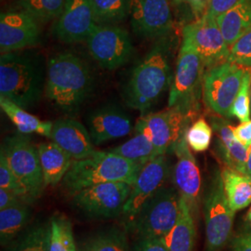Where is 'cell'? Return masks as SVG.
Wrapping results in <instances>:
<instances>
[{
	"label": "cell",
	"mask_w": 251,
	"mask_h": 251,
	"mask_svg": "<svg viewBox=\"0 0 251 251\" xmlns=\"http://www.w3.org/2000/svg\"><path fill=\"white\" fill-rule=\"evenodd\" d=\"M250 67L228 61L205 72L202 86L203 99L206 106L217 116L231 117L233 101Z\"/></svg>",
	"instance_id": "obj_7"
},
{
	"label": "cell",
	"mask_w": 251,
	"mask_h": 251,
	"mask_svg": "<svg viewBox=\"0 0 251 251\" xmlns=\"http://www.w3.org/2000/svg\"><path fill=\"white\" fill-rule=\"evenodd\" d=\"M96 25L91 0H65L55 35L63 43H78L87 40Z\"/></svg>",
	"instance_id": "obj_18"
},
{
	"label": "cell",
	"mask_w": 251,
	"mask_h": 251,
	"mask_svg": "<svg viewBox=\"0 0 251 251\" xmlns=\"http://www.w3.org/2000/svg\"><path fill=\"white\" fill-rule=\"evenodd\" d=\"M46 186H54L63 180L72 166V156L54 142L42 143L37 146Z\"/></svg>",
	"instance_id": "obj_23"
},
{
	"label": "cell",
	"mask_w": 251,
	"mask_h": 251,
	"mask_svg": "<svg viewBox=\"0 0 251 251\" xmlns=\"http://www.w3.org/2000/svg\"><path fill=\"white\" fill-rule=\"evenodd\" d=\"M49 251H77L71 222L63 215H54L50 221Z\"/></svg>",
	"instance_id": "obj_30"
},
{
	"label": "cell",
	"mask_w": 251,
	"mask_h": 251,
	"mask_svg": "<svg viewBox=\"0 0 251 251\" xmlns=\"http://www.w3.org/2000/svg\"><path fill=\"white\" fill-rule=\"evenodd\" d=\"M142 168L114 152L96 151L90 157L73 161L63 179V186L71 197L100 183L126 182L132 186Z\"/></svg>",
	"instance_id": "obj_4"
},
{
	"label": "cell",
	"mask_w": 251,
	"mask_h": 251,
	"mask_svg": "<svg viewBox=\"0 0 251 251\" xmlns=\"http://www.w3.org/2000/svg\"><path fill=\"white\" fill-rule=\"evenodd\" d=\"M213 128L204 118H199L186 130V141L195 152H205L211 143Z\"/></svg>",
	"instance_id": "obj_35"
},
{
	"label": "cell",
	"mask_w": 251,
	"mask_h": 251,
	"mask_svg": "<svg viewBox=\"0 0 251 251\" xmlns=\"http://www.w3.org/2000/svg\"><path fill=\"white\" fill-rule=\"evenodd\" d=\"M50 139L69 153L74 160L90 157L97 151L89 129L72 118H62L55 121Z\"/></svg>",
	"instance_id": "obj_20"
},
{
	"label": "cell",
	"mask_w": 251,
	"mask_h": 251,
	"mask_svg": "<svg viewBox=\"0 0 251 251\" xmlns=\"http://www.w3.org/2000/svg\"><path fill=\"white\" fill-rule=\"evenodd\" d=\"M81 251H131L125 232L108 228L91 237Z\"/></svg>",
	"instance_id": "obj_31"
},
{
	"label": "cell",
	"mask_w": 251,
	"mask_h": 251,
	"mask_svg": "<svg viewBox=\"0 0 251 251\" xmlns=\"http://www.w3.org/2000/svg\"><path fill=\"white\" fill-rule=\"evenodd\" d=\"M177 6H187L196 20L203 17L208 9L210 0H172Z\"/></svg>",
	"instance_id": "obj_38"
},
{
	"label": "cell",
	"mask_w": 251,
	"mask_h": 251,
	"mask_svg": "<svg viewBox=\"0 0 251 251\" xmlns=\"http://www.w3.org/2000/svg\"><path fill=\"white\" fill-rule=\"evenodd\" d=\"M0 188L12 192L25 204L34 202L28 191L13 173L5 154L2 152L0 153Z\"/></svg>",
	"instance_id": "obj_34"
},
{
	"label": "cell",
	"mask_w": 251,
	"mask_h": 251,
	"mask_svg": "<svg viewBox=\"0 0 251 251\" xmlns=\"http://www.w3.org/2000/svg\"><path fill=\"white\" fill-rule=\"evenodd\" d=\"M92 90L88 64L71 52L56 54L47 64L45 94L54 106L64 113L76 111Z\"/></svg>",
	"instance_id": "obj_1"
},
{
	"label": "cell",
	"mask_w": 251,
	"mask_h": 251,
	"mask_svg": "<svg viewBox=\"0 0 251 251\" xmlns=\"http://www.w3.org/2000/svg\"><path fill=\"white\" fill-rule=\"evenodd\" d=\"M86 41L91 57L109 70L124 65L134 50L128 33L115 25H96Z\"/></svg>",
	"instance_id": "obj_12"
},
{
	"label": "cell",
	"mask_w": 251,
	"mask_h": 251,
	"mask_svg": "<svg viewBox=\"0 0 251 251\" xmlns=\"http://www.w3.org/2000/svg\"><path fill=\"white\" fill-rule=\"evenodd\" d=\"M225 196L233 212L251 204V176L228 167L221 172Z\"/></svg>",
	"instance_id": "obj_25"
},
{
	"label": "cell",
	"mask_w": 251,
	"mask_h": 251,
	"mask_svg": "<svg viewBox=\"0 0 251 251\" xmlns=\"http://www.w3.org/2000/svg\"><path fill=\"white\" fill-rule=\"evenodd\" d=\"M87 125L94 145L123 138L132 130L131 118L115 105L94 110L87 118Z\"/></svg>",
	"instance_id": "obj_19"
},
{
	"label": "cell",
	"mask_w": 251,
	"mask_h": 251,
	"mask_svg": "<svg viewBox=\"0 0 251 251\" xmlns=\"http://www.w3.org/2000/svg\"><path fill=\"white\" fill-rule=\"evenodd\" d=\"M180 196L176 188L162 187L149 198L126 229L137 239H161L177 223Z\"/></svg>",
	"instance_id": "obj_5"
},
{
	"label": "cell",
	"mask_w": 251,
	"mask_h": 251,
	"mask_svg": "<svg viewBox=\"0 0 251 251\" xmlns=\"http://www.w3.org/2000/svg\"></svg>",
	"instance_id": "obj_46"
},
{
	"label": "cell",
	"mask_w": 251,
	"mask_h": 251,
	"mask_svg": "<svg viewBox=\"0 0 251 251\" xmlns=\"http://www.w3.org/2000/svg\"><path fill=\"white\" fill-rule=\"evenodd\" d=\"M9 167L35 201L45 188L37 147L25 134L13 135L1 147Z\"/></svg>",
	"instance_id": "obj_8"
},
{
	"label": "cell",
	"mask_w": 251,
	"mask_h": 251,
	"mask_svg": "<svg viewBox=\"0 0 251 251\" xmlns=\"http://www.w3.org/2000/svg\"><path fill=\"white\" fill-rule=\"evenodd\" d=\"M109 152H114L143 167L158 156L152 141L144 133L137 130H135V135L130 140L109 150Z\"/></svg>",
	"instance_id": "obj_28"
},
{
	"label": "cell",
	"mask_w": 251,
	"mask_h": 251,
	"mask_svg": "<svg viewBox=\"0 0 251 251\" xmlns=\"http://www.w3.org/2000/svg\"><path fill=\"white\" fill-rule=\"evenodd\" d=\"M227 45L231 46L251 27V0H240L216 19Z\"/></svg>",
	"instance_id": "obj_24"
},
{
	"label": "cell",
	"mask_w": 251,
	"mask_h": 251,
	"mask_svg": "<svg viewBox=\"0 0 251 251\" xmlns=\"http://www.w3.org/2000/svg\"><path fill=\"white\" fill-rule=\"evenodd\" d=\"M188 203L180 197L179 212L177 223L162 241L169 251H194L196 243V223Z\"/></svg>",
	"instance_id": "obj_22"
},
{
	"label": "cell",
	"mask_w": 251,
	"mask_h": 251,
	"mask_svg": "<svg viewBox=\"0 0 251 251\" xmlns=\"http://www.w3.org/2000/svg\"><path fill=\"white\" fill-rule=\"evenodd\" d=\"M131 251H169L159 238L137 239L131 247Z\"/></svg>",
	"instance_id": "obj_39"
},
{
	"label": "cell",
	"mask_w": 251,
	"mask_h": 251,
	"mask_svg": "<svg viewBox=\"0 0 251 251\" xmlns=\"http://www.w3.org/2000/svg\"><path fill=\"white\" fill-rule=\"evenodd\" d=\"M131 191L126 182H105L83 189L73 198V203L85 215L110 219L123 214Z\"/></svg>",
	"instance_id": "obj_11"
},
{
	"label": "cell",
	"mask_w": 251,
	"mask_h": 251,
	"mask_svg": "<svg viewBox=\"0 0 251 251\" xmlns=\"http://www.w3.org/2000/svg\"><path fill=\"white\" fill-rule=\"evenodd\" d=\"M234 137L247 148L251 146V120L241 122L240 125L233 126Z\"/></svg>",
	"instance_id": "obj_42"
},
{
	"label": "cell",
	"mask_w": 251,
	"mask_h": 251,
	"mask_svg": "<svg viewBox=\"0 0 251 251\" xmlns=\"http://www.w3.org/2000/svg\"><path fill=\"white\" fill-rule=\"evenodd\" d=\"M46 79L39 55L22 50L1 54L0 96L25 109L34 107L45 91Z\"/></svg>",
	"instance_id": "obj_2"
},
{
	"label": "cell",
	"mask_w": 251,
	"mask_h": 251,
	"mask_svg": "<svg viewBox=\"0 0 251 251\" xmlns=\"http://www.w3.org/2000/svg\"><path fill=\"white\" fill-rule=\"evenodd\" d=\"M190 115L178 107L144 115L135 125L134 130L146 135L154 145L158 155L173 152L181 136L187 130Z\"/></svg>",
	"instance_id": "obj_10"
},
{
	"label": "cell",
	"mask_w": 251,
	"mask_h": 251,
	"mask_svg": "<svg viewBox=\"0 0 251 251\" xmlns=\"http://www.w3.org/2000/svg\"><path fill=\"white\" fill-rule=\"evenodd\" d=\"M204 75L205 66L200 55L188 38L182 37L171 85L169 107L175 106L191 115L199 99Z\"/></svg>",
	"instance_id": "obj_6"
},
{
	"label": "cell",
	"mask_w": 251,
	"mask_h": 251,
	"mask_svg": "<svg viewBox=\"0 0 251 251\" xmlns=\"http://www.w3.org/2000/svg\"><path fill=\"white\" fill-rule=\"evenodd\" d=\"M65 0H19L21 10L27 12L39 23H48L60 17Z\"/></svg>",
	"instance_id": "obj_32"
},
{
	"label": "cell",
	"mask_w": 251,
	"mask_h": 251,
	"mask_svg": "<svg viewBox=\"0 0 251 251\" xmlns=\"http://www.w3.org/2000/svg\"><path fill=\"white\" fill-rule=\"evenodd\" d=\"M234 213L225 196L222 174L217 173L204 198L206 251L225 248L232 235Z\"/></svg>",
	"instance_id": "obj_9"
},
{
	"label": "cell",
	"mask_w": 251,
	"mask_h": 251,
	"mask_svg": "<svg viewBox=\"0 0 251 251\" xmlns=\"http://www.w3.org/2000/svg\"><path fill=\"white\" fill-rule=\"evenodd\" d=\"M38 22L24 10L2 12L0 16L1 54L22 50L39 42Z\"/></svg>",
	"instance_id": "obj_16"
},
{
	"label": "cell",
	"mask_w": 251,
	"mask_h": 251,
	"mask_svg": "<svg viewBox=\"0 0 251 251\" xmlns=\"http://www.w3.org/2000/svg\"><path fill=\"white\" fill-rule=\"evenodd\" d=\"M31 217L27 204H20L0 210V243L6 247L12 244L26 226Z\"/></svg>",
	"instance_id": "obj_27"
},
{
	"label": "cell",
	"mask_w": 251,
	"mask_h": 251,
	"mask_svg": "<svg viewBox=\"0 0 251 251\" xmlns=\"http://www.w3.org/2000/svg\"><path fill=\"white\" fill-rule=\"evenodd\" d=\"M229 62L251 66V27L231 46Z\"/></svg>",
	"instance_id": "obj_37"
},
{
	"label": "cell",
	"mask_w": 251,
	"mask_h": 251,
	"mask_svg": "<svg viewBox=\"0 0 251 251\" xmlns=\"http://www.w3.org/2000/svg\"><path fill=\"white\" fill-rule=\"evenodd\" d=\"M232 251H251V227L243 229L233 237Z\"/></svg>",
	"instance_id": "obj_41"
},
{
	"label": "cell",
	"mask_w": 251,
	"mask_h": 251,
	"mask_svg": "<svg viewBox=\"0 0 251 251\" xmlns=\"http://www.w3.org/2000/svg\"><path fill=\"white\" fill-rule=\"evenodd\" d=\"M247 217H248V220H249V221L251 223V208L250 209V211H249V213H248V216H247Z\"/></svg>",
	"instance_id": "obj_45"
},
{
	"label": "cell",
	"mask_w": 251,
	"mask_h": 251,
	"mask_svg": "<svg viewBox=\"0 0 251 251\" xmlns=\"http://www.w3.org/2000/svg\"><path fill=\"white\" fill-rule=\"evenodd\" d=\"M185 134L181 136L173 151L177 157L174 169V182L179 196L186 200L196 218L198 213L202 181L198 163L190 150Z\"/></svg>",
	"instance_id": "obj_17"
},
{
	"label": "cell",
	"mask_w": 251,
	"mask_h": 251,
	"mask_svg": "<svg viewBox=\"0 0 251 251\" xmlns=\"http://www.w3.org/2000/svg\"><path fill=\"white\" fill-rule=\"evenodd\" d=\"M50 222L31 228L19 240L12 243L9 251H49Z\"/></svg>",
	"instance_id": "obj_33"
},
{
	"label": "cell",
	"mask_w": 251,
	"mask_h": 251,
	"mask_svg": "<svg viewBox=\"0 0 251 251\" xmlns=\"http://www.w3.org/2000/svg\"><path fill=\"white\" fill-rule=\"evenodd\" d=\"M182 37L188 38L195 46L206 70L229 61L230 47L227 45L216 19L206 13L185 25Z\"/></svg>",
	"instance_id": "obj_13"
},
{
	"label": "cell",
	"mask_w": 251,
	"mask_h": 251,
	"mask_svg": "<svg viewBox=\"0 0 251 251\" xmlns=\"http://www.w3.org/2000/svg\"><path fill=\"white\" fill-rule=\"evenodd\" d=\"M210 121L218 137L220 153L226 165L225 167L245 173L249 158V148L234 137L233 126L223 117H213Z\"/></svg>",
	"instance_id": "obj_21"
},
{
	"label": "cell",
	"mask_w": 251,
	"mask_h": 251,
	"mask_svg": "<svg viewBox=\"0 0 251 251\" xmlns=\"http://www.w3.org/2000/svg\"><path fill=\"white\" fill-rule=\"evenodd\" d=\"M97 25H114L129 15V0H91Z\"/></svg>",
	"instance_id": "obj_29"
},
{
	"label": "cell",
	"mask_w": 251,
	"mask_h": 251,
	"mask_svg": "<svg viewBox=\"0 0 251 251\" xmlns=\"http://www.w3.org/2000/svg\"><path fill=\"white\" fill-rule=\"evenodd\" d=\"M240 0H210L206 14L217 19L229 9H232Z\"/></svg>",
	"instance_id": "obj_40"
},
{
	"label": "cell",
	"mask_w": 251,
	"mask_h": 251,
	"mask_svg": "<svg viewBox=\"0 0 251 251\" xmlns=\"http://www.w3.org/2000/svg\"><path fill=\"white\" fill-rule=\"evenodd\" d=\"M251 67L245 74L242 85L231 109V117H236L240 122L251 120Z\"/></svg>",
	"instance_id": "obj_36"
},
{
	"label": "cell",
	"mask_w": 251,
	"mask_h": 251,
	"mask_svg": "<svg viewBox=\"0 0 251 251\" xmlns=\"http://www.w3.org/2000/svg\"><path fill=\"white\" fill-rule=\"evenodd\" d=\"M23 204L21 199L12 192L0 188V210Z\"/></svg>",
	"instance_id": "obj_43"
},
{
	"label": "cell",
	"mask_w": 251,
	"mask_h": 251,
	"mask_svg": "<svg viewBox=\"0 0 251 251\" xmlns=\"http://www.w3.org/2000/svg\"><path fill=\"white\" fill-rule=\"evenodd\" d=\"M165 38L158 39L135 67L126 87L127 105L140 111L143 116L171 85L169 48L164 42Z\"/></svg>",
	"instance_id": "obj_3"
},
{
	"label": "cell",
	"mask_w": 251,
	"mask_h": 251,
	"mask_svg": "<svg viewBox=\"0 0 251 251\" xmlns=\"http://www.w3.org/2000/svg\"><path fill=\"white\" fill-rule=\"evenodd\" d=\"M129 16L135 34L144 38H165L173 28L168 0H129Z\"/></svg>",
	"instance_id": "obj_14"
},
{
	"label": "cell",
	"mask_w": 251,
	"mask_h": 251,
	"mask_svg": "<svg viewBox=\"0 0 251 251\" xmlns=\"http://www.w3.org/2000/svg\"><path fill=\"white\" fill-rule=\"evenodd\" d=\"M0 107L16 126L20 133L25 135L36 133L48 138L50 137L53 126L52 122L40 120L29 114L25 108L19 106L15 102L3 96H0Z\"/></svg>",
	"instance_id": "obj_26"
},
{
	"label": "cell",
	"mask_w": 251,
	"mask_h": 251,
	"mask_svg": "<svg viewBox=\"0 0 251 251\" xmlns=\"http://www.w3.org/2000/svg\"><path fill=\"white\" fill-rule=\"evenodd\" d=\"M170 164L166 154H161L146 163L140 171L128 199L126 203L123 214L128 224L134 219L144 203L163 187L170 175Z\"/></svg>",
	"instance_id": "obj_15"
},
{
	"label": "cell",
	"mask_w": 251,
	"mask_h": 251,
	"mask_svg": "<svg viewBox=\"0 0 251 251\" xmlns=\"http://www.w3.org/2000/svg\"><path fill=\"white\" fill-rule=\"evenodd\" d=\"M245 173L251 176V146L249 148V158H248V162H247V167H246Z\"/></svg>",
	"instance_id": "obj_44"
}]
</instances>
